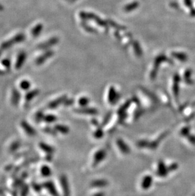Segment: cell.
<instances>
[{"instance_id":"cell-1","label":"cell","mask_w":195,"mask_h":196,"mask_svg":"<svg viewBox=\"0 0 195 196\" xmlns=\"http://www.w3.org/2000/svg\"><path fill=\"white\" fill-rule=\"evenodd\" d=\"M25 39V36L24 35H18L15 36H14L13 38L10 39V40L4 42L3 44H1V47H0V52H2L3 50H5L7 48H10L11 46L13 45L15 43H18L22 41H24Z\"/></svg>"},{"instance_id":"cell-2","label":"cell","mask_w":195,"mask_h":196,"mask_svg":"<svg viewBox=\"0 0 195 196\" xmlns=\"http://www.w3.org/2000/svg\"><path fill=\"white\" fill-rule=\"evenodd\" d=\"M20 126L27 135L30 137H34L36 135V131L35 129L27 121H22L20 122Z\"/></svg>"},{"instance_id":"cell-3","label":"cell","mask_w":195,"mask_h":196,"mask_svg":"<svg viewBox=\"0 0 195 196\" xmlns=\"http://www.w3.org/2000/svg\"><path fill=\"white\" fill-rule=\"evenodd\" d=\"M43 188L46 189L49 194L52 196H59L57 188L55 187V184L52 181H46L44 182L42 185Z\"/></svg>"},{"instance_id":"cell-4","label":"cell","mask_w":195,"mask_h":196,"mask_svg":"<svg viewBox=\"0 0 195 196\" xmlns=\"http://www.w3.org/2000/svg\"><path fill=\"white\" fill-rule=\"evenodd\" d=\"M107 154H106L105 150H99L95 153L94 155V159H93V164L94 166H96L99 162H101L105 158Z\"/></svg>"},{"instance_id":"cell-5","label":"cell","mask_w":195,"mask_h":196,"mask_svg":"<svg viewBox=\"0 0 195 196\" xmlns=\"http://www.w3.org/2000/svg\"><path fill=\"white\" fill-rule=\"evenodd\" d=\"M60 183L61 186L64 190V195L66 196H69L70 194V188H69V185L67 178L65 176L62 175L60 178Z\"/></svg>"},{"instance_id":"cell-6","label":"cell","mask_w":195,"mask_h":196,"mask_svg":"<svg viewBox=\"0 0 195 196\" xmlns=\"http://www.w3.org/2000/svg\"><path fill=\"white\" fill-rule=\"evenodd\" d=\"M66 100V96L60 97L58 98H57L56 100H53V101L50 102L48 105V107L49 109H54L57 108L60 105L64 103Z\"/></svg>"},{"instance_id":"cell-7","label":"cell","mask_w":195,"mask_h":196,"mask_svg":"<svg viewBox=\"0 0 195 196\" xmlns=\"http://www.w3.org/2000/svg\"><path fill=\"white\" fill-rule=\"evenodd\" d=\"M20 98H21V94H20V92L17 89L14 88L12 90V98H11V102H12V104L15 106L18 105L20 102Z\"/></svg>"},{"instance_id":"cell-8","label":"cell","mask_w":195,"mask_h":196,"mask_svg":"<svg viewBox=\"0 0 195 196\" xmlns=\"http://www.w3.org/2000/svg\"><path fill=\"white\" fill-rule=\"evenodd\" d=\"M169 170L167 168L165 164L162 161H160L157 166V174L161 177L165 176L168 173Z\"/></svg>"},{"instance_id":"cell-9","label":"cell","mask_w":195,"mask_h":196,"mask_svg":"<svg viewBox=\"0 0 195 196\" xmlns=\"http://www.w3.org/2000/svg\"><path fill=\"white\" fill-rule=\"evenodd\" d=\"M26 57H27V55L25 52H21L19 54L18 57L16 58V61L15 63L16 69H20L23 66L25 61Z\"/></svg>"},{"instance_id":"cell-10","label":"cell","mask_w":195,"mask_h":196,"mask_svg":"<svg viewBox=\"0 0 195 196\" xmlns=\"http://www.w3.org/2000/svg\"><path fill=\"white\" fill-rule=\"evenodd\" d=\"M117 144L120 150L122 153L125 154H127L130 152V149L128 147V145L121 139H118L117 141Z\"/></svg>"},{"instance_id":"cell-11","label":"cell","mask_w":195,"mask_h":196,"mask_svg":"<svg viewBox=\"0 0 195 196\" xmlns=\"http://www.w3.org/2000/svg\"><path fill=\"white\" fill-rule=\"evenodd\" d=\"M152 182H153V179L151 176L147 175L146 176H144L141 182V187L144 190L148 189L150 187H151Z\"/></svg>"},{"instance_id":"cell-12","label":"cell","mask_w":195,"mask_h":196,"mask_svg":"<svg viewBox=\"0 0 195 196\" xmlns=\"http://www.w3.org/2000/svg\"><path fill=\"white\" fill-rule=\"evenodd\" d=\"M40 93V90L38 89H33V90L28 92L25 95V99L26 102H30L34 99Z\"/></svg>"},{"instance_id":"cell-13","label":"cell","mask_w":195,"mask_h":196,"mask_svg":"<svg viewBox=\"0 0 195 196\" xmlns=\"http://www.w3.org/2000/svg\"><path fill=\"white\" fill-rule=\"evenodd\" d=\"M40 147L42 150H43L44 152L46 153L47 154H52L54 152L53 147L50 146L49 145L46 143H44V142L40 143Z\"/></svg>"},{"instance_id":"cell-14","label":"cell","mask_w":195,"mask_h":196,"mask_svg":"<svg viewBox=\"0 0 195 196\" xmlns=\"http://www.w3.org/2000/svg\"><path fill=\"white\" fill-rule=\"evenodd\" d=\"M54 129L57 132H59L62 134H67L69 132V128L63 125H56Z\"/></svg>"},{"instance_id":"cell-15","label":"cell","mask_w":195,"mask_h":196,"mask_svg":"<svg viewBox=\"0 0 195 196\" xmlns=\"http://www.w3.org/2000/svg\"><path fill=\"white\" fill-rule=\"evenodd\" d=\"M40 172L42 176L44 177H49L52 175V170L48 165H43L41 167Z\"/></svg>"},{"instance_id":"cell-16","label":"cell","mask_w":195,"mask_h":196,"mask_svg":"<svg viewBox=\"0 0 195 196\" xmlns=\"http://www.w3.org/2000/svg\"><path fill=\"white\" fill-rule=\"evenodd\" d=\"M43 26L41 24H39L36 25L34 28H33L32 31H31L32 36H33L34 37L38 36L39 35H40V33L41 32V31L43 30Z\"/></svg>"},{"instance_id":"cell-17","label":"cell","mask_w":195,"mask_h":196,"mask_svg":"<svg viewBox=\"0 0 195 196\" xmlns=\"http://www.w3.org/2000/svg\"><path fill=\"white\" fill-rule=\"evenodd\" d=\"M78 113L82 114H97V110L92 108H82L77 110Z\"/></svg>"},{"instance_id":"cell-18","label":"cell","mask_w":195,"mask_h":196,"mask_svg":"<svg viewBox=\"0 0 195 196\" xmlns=\"http://www.w3.org/2000/svg\"><path fill=\"white\" fill-rule=\"evenodd\" d=\"M117 95L116 92H115V89L111 88L110 91L109 95H108V101L110 104H115L117 102Z\"/></svg>"},{"instance_id":"cell-19","label":"cell","mask_w":195,"mask_h":196,"mask_svg":"<svg viewBox=\"0 0 195 196\" xmlns=\"http://www.w3.org/2000/svg\"><path fill=\"white\" fill-rule=\"evenodd\" d=\"M51 56H52V53L48 52H46V53H44L43 55H42L40 56V57H39L36 59V62L37 64L40 65V64H43V62H44V61L46 60L45 59H46V58L48 59L49 57H51Z\"/></svg>"},{"instance_id":"cell-20","label":"cell","mask_w":195,"mask_h":196,"mask_svg":"<svg viewBox=\"0 0 195 196\" xmlns=\"http://www.w3.org/2000/svg\"><path fill=\"white\" fill-rule=\"evenodd\" d=\"M108 182L105 180H97L92 182L91 185L94 187H103L107 185Z\"/></svg>"},{"instance_id":"cell-21","label":"cell","mask_w":195,"mask_h":196,"mask_svg":"<svg viewBox=\"0 0 195 196\" xmlns=\"http://www.w3.org/2000/svg\"><path fill=\"white\" fill-rule=\"evenodd\" d=\"M57 119V117L53 114H47L44 115L43 121L46 122V123H52L55 122Z\"/></svg>"},{"instance_id":"cell-22","label":"cell","mask_w":195,"mask_h":196,"mask_svg":"<svg viewBox=\"0 0 195 196\" xmlns=\"http://www.w3.org/2000/svg\"><path fill=\"white\" fill-rule=\"evenodd\" d=\"M31 86V83L27 80H23L20 83V88L24 91L29 90Z\"/></svg>"},{"instance_id":"cell-23","label":"cell","mask_w":195,"mask_h":196,"mask_svg":"<svg viewBox=\"0 0 195 196\" xmlns=\"http://www.w3.org/2000/svg\"><path fill=\"white\" fill-rule=\"evenodd\" d=\"M44 114L42 111H38L36 113V116H35V119L37 122H40L41 121H43L44 119Z\"/></svg>"},{"instance_id":"cell-24","label":"cell","mask_w":195,"mask_h":196,"mask_svg":"<svg viewBox=\"0 0 195 196\" xmlns=\"http://www.w3.org/2000/svg\"><path fill=\"white\" fill-rule=\"evenodd\" d=\"M44 131L52 135H56V134H57V131H56L55 129H53L50 127H46L44 128Z\"/></svg>"},{"instance_id":"cell-25","label":"cell","mask_w":195,"mask_h":196,"mask_svg":"<svg viewBox=\"0 0 195 196\" xmlns=\"http://www.w3.org/2000/svg\"><path fill=\"white\" fill-rule=\"evenodd\" d=\"M89 103V100L86 97H82L79 99V104L82 107H84Z\"/></svg>"},{"instance_id":"cell-26","label":"cell","mask_w":195,"mask_h":196,"mask_svg":"<svg viewBox=\"0 0 195 196\" xmlns=\"http://www.w3.org/2000/svg\"><path fill=\"white\" fill-rule=\"evenodd\" d=\"M1 64L4 67H5V68H10V61L9 60V59H3L2 60Z\"/></svg>"},{"instance_id":"cell-27","label":"cell","mask_w":195,"mask_h":196,"mask_svg":"<svg viewBox=\"0 0 195 196\" xmlns=\"http://www.w3.org/2000/svg\"><path fill=\"white\" fill-rule=\"evenodd\" d=\"M94 137L98 138H101L103 135V131L102 130H98L95 131V133H94Z\"/></svg>"},{"instance_id":"cell-28","label":"cell","mask_w":195,"mask_h":196,"mask_svg":"<svg viewBox=\"0 0 195 196\" xmlns=\"http://www.w3.org/2000/svg\"><path fill=\"white\" fill-rule=\"evenodd\" d=\"M32 187L33 188H34V189L36 190V191L37 192H40L41 188L43 187L42 185H39V184H37V183H34L32 185Z\"/></svg>"},{"instance_id":"cell-29","label":"cell","mask_w":195,"mask_h":196,"mask_svg":"<svg viewBox=\"0 0 195 196\" xmlns=\"http://www.w3.org/2000/svg\"><path fill=\"white\" fill-rule=\"evenodd\" d=\"M189 128L186 127V128H184L182 130H181V134L183 136H186L188 135V133H189Z\"/></svg>"},{"instance_id":"cell-30","label":"cell","mask_w":195,"mask_h":196,"mask_svg":"<svg viewBox=\"0 0 195 196\" xmlns=\"http://www.w3.org/2000/svg\"><path fill=\"white\" fill-rule=\"evenodd\" d=\"M28 190H29L28 189V186H27V185L24 186V187L23 188V192H22V195L26 196L27 194H28Z\"/></svg>"},{"instance_id":"cell-31","label":"cell","mask_w":195,"mask_h":196,"mask_svg":"<svg viewBox=\"0 0 195 196\" xmlns=\"http://www.w3.org/2000/svg\"><path fill=\"white\" fill-rule=\"evenodd\" d=\"M188 139L189 142L191 143H192L193 144H195V137L193 136V135H190V136H188Z\"/></svg>"},{"instance_id":"cell-32","label":"cell","mask_w":195,"mask_h":196,"mask_svg":"<svg viewBox=\"0 0 195 196\" xmlns=\"http://www.w3.org/2000/svg\"><path fill=\"white\" fill-rule=\"evenodd\" d=\"M19 147V144L18 142H16L15 143H13L12 147H11V150H16V149H18Z\"/></svg>"},{"instance_id":"cell-33","label":"cell","mask_w":195,"mask_h":196,"mask_svg":"<svg viewBox=\"0 0 195 196\" xmlns=\"http://www.w3.org/2000/svg\"><path fill=\"white\" fill-rule=\"evenodd\" d=\"M177 167V165L176 164H172L169 166V170H170V171H173V170H175L176 168Z\"/></svg>"},{"instance_id":"cell-34","label":"cell","mask_w":195,"mask_h":196,"mask_svg":"<svg viewBox=\"0 0 195 196\" xmlns=\"http://www.w3.org/2000/svg\"><path fill=\"white\" fill-rule=\"evenodd\" d=\"M93 196H104L103 193H97L95 195H94Z\"/></svg>"},{"instance_id":"cell-35","label":"cell","mask_w":195,"mask_h":196,"mask_svg":"<svg viewBox=\"0 0 195 196\" xmlns=\"http://www.w3.org/2000/svg\"><path fill=\"white\" fill-rule=\"evenodd\" d=\"M64 196H66V195H64Z\"/></svg>"}]
</instances>
